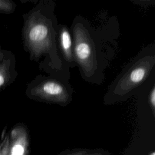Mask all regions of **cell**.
Masks as SVG:
<instances>
[{"label": "cell", "instance_id": "6", "mask_svg": "<svg viewBox=\"0 0 155 155\" xmlns=\"http://www.w3.org/2000/svg\"><path fill=\"white\" fill-rule=\"evenodd\" d=\"M58 43L59 51L62 56L63 62L65 63L68 67H76L71 33L68 28L64 24H58Z\"/></svg>", "mask_w": 155, "mask_h": 155}, {"label": "cell", "instance_id": "3", "mask_svg": "<svg viewBox=\"0 0 155 155\" xmlns=\"http://www.w3.org/2000/svg\"><path fill=\"white\" fill-rule=\"evenodd\" d=\"M154 65V47L144 48L111 82L104 96V103L110 105L127 99L145 82Z\"/></svg>", "mask_w": 155, "mask_h": 155}, {"label": "cell", "instance_id": "10", "mask_svg": "<svg viewBox=\"0 0 155 155\" xmlns=\"http://www.w3.org/2000/svg\"><path fill=\"white\" fill-rule=\"evenodd\" d=\"M148 104L152 110V112L153 115H154L155 111V87L154 85L152 87L151 91H150L148 98Z\"/></svg>", "mask_w": 155, "mask_h": 155}, {"label": "cell", "instance_id": "5", "mask_svg": "<svg viewBox=\"0 0 155 155\" xmlns=\"http://www.w3.org/2000/svg\"><path fill=\"white\" fill-rule=\"evenodd\" d=\"M7 155H27L29 145V135L25 125L18 123L10 130Z\"/></svg>", "mask_w": 155, "mask_h": 155}, {"label": "cell", "instance_id": "13", "mask_svg": "<svg viewBox=\"0 0 155 155\" xmlns=\"http://www.w3.org/2000/svg\"><path fill=\"white\" fill-rule=\"evenodd\" d=\"M150 155H155V153H154V151L151 152V153L150 154Z\"/></svg>", "mask_w": 155, "mask_h": 155}, {"label": "cell", "instance_id": "9", "mask_svg": "<svg viewBox=\"0 0 155 155\" xmlns=\"http://www.w3.org/2000/svg\"><path fill=\"white\" fill-rule=\"evenodd\" d=\"M9 148V134L7 133L0 142V155H7Z\"/></svg>", "mask_w": 155, "mask_h": 155}, {"label": "cell", "instance_id": "12", "mask_svg": "<svg viewBox=\"0 0 155 155\" xmlns=\"http://www.w3.org/2000/svg\"><path fill=\"white\" fill-rule=\"evenodd\" d=\"M68 155H85V153L82 151H79V152H76L74 153H71Z\"/></svg>", "mask_w": 155, "mask_h": 155}, {"label": "cell", "instance_id": "7", "mask_svg": "<svg viewBox=\"0 0 155 155\" xmlns=\"http://www.w3.org/2000/svg\"><path fill=\"white\" fill-rule=\"evenodd\" d=\"M17 76L15 56L5 50L4 59L0 62V91L12 84Z\"/></svg>", "mask_w": 155, "mask_h": 155}, {"label": "cell", "instance_id": "8", "mask_svg": "<svg viewBox=\"0 0 155 155\" xmlns=\"http://www.w3.org/2000/svg\"><path fill=\"white\" fill-rule=\"evenodd\" d=\"M16 4L11 0H0V13L9 15L15 12Z\"/></svg>", "mask_w": 155, "mask_h": 155}, {"label": "cell", "instance_id": "11", "mask_svg": "<svg viewBox=\"0 0 155 155\" xmlns=\"http://www.w3.org/2000/svg\"><path fill=\"white\" fill-rule=\"evenodd\" d=\"M5 50H4V49L1 48V47H0V62L4 59V54H5Z\"/></svg>", "mask_w": 155, "mask_h": 155}, {"label": "cell", "instance_id": "2", "mask_svg": "<svg viewBox=\"0 0 155 155\" xmlns=\"http://www.w3.org/2000/svg\"><path fill=\"white\" fill-rule=\"evenodd\" d=\"M73 54L82 77L87 82L101 83L104 79L102 53L88 22L81 16L74 19L71 25Z\"/></svg>", "mask_w": 155, "mask_h": 155}, {"label": "cell", "instance_id": "4", "mask_svg": "<svg viewBox=\"0 0 155 155\" xmlns=\"http://www.w3.org/2000/svg\"><path fill=\"white\" fill-rule=\"evenodd\" d=\"M26 96L39 102L56 104L65 107L73 99V90L67 82L56 78L36 76L28 84Z\"/></svg>", "mask_w": 155, "mask_h": 155}, {"label": "cell", "instance_id": "1", "mask_svg": "<svg viewBox=\"0 0 155 155\" xmlns=\"http://www.w3.org/2000/svg\"><path fill=\"white\" fill-rule=\"evenodd\" d=\"M53 10L51 1H41L24 14L22 39L24 49L31 60L38 61L45 56L42 68L59 71L64 64L59 53L58 24Z\"/></svg>", "mask_w": 155, "mask_h": 155}]
</instances>
